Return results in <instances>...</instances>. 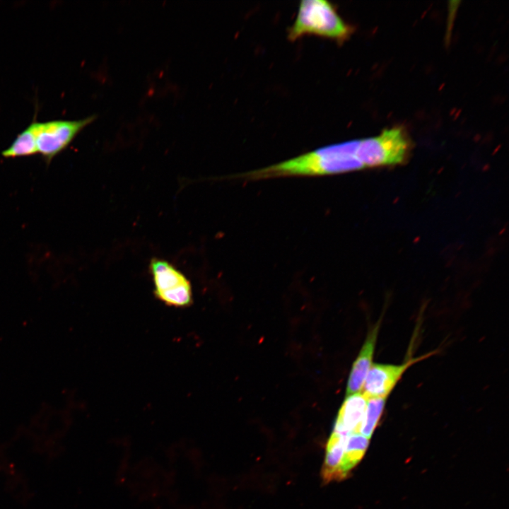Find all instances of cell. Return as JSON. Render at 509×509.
Masks as SVG:
<instances>
[{
  "mask_svg": "<svg viewBox=\"0 0 509 509\" xmlns=\"http://www.w3.org/2000/svg\"><path fill=\"white\" fill-rule=\"evenodd\" d=\"M366 403L367 398L362 392L346 396L339 409L332 433L346 436L358 433Z\"/></svg>",
  "mask_w": 509,
  "mask_h": 509,
  "instance_id": "8",
  "label": "cell"
},
{
  "mask_svg": "<svg viewBox=\"0 0 509 509\" xmlns=\"http://www.w3.org/2000/svg\"><path fill=\"white\" fill-rule=\"evenodd\" d=\"M351 33V28L342 20L331 3L324 0H303L295 21L288 28V38L295 41L305 35H315L341 42Z\"/></svg>",
  "mask_w": 509,
  "mask_h": 509,
  "instance_id": "2",
  "label": "cell"
},
{
  "mask_svg": "<svg viewBox=\"0 0 509 509\" xmlns=\"http://www.w3.org/2000/svg\"><path fill=\"white\" fill-rule=\"evenodd\" d=\"M96 117L93 115L81 119H56L44 122H37L35 117L28 126L34 136L37 154H40L47 163H50Z\"/></svg>",
  "mask_w": 509,
  "mask_h": 509,
  "instance_id": "3",
  "label": "cell"
},
{
  "mask_svg": "<svg viewBox=\"0 0 509 509\" xmlns=\"http://www.w3.org/2000/svg\"><path fill=\"white\" fill-rule=\"evenodd\" d=\"M425 358H412L401 364L373 363L363 384L366 398L387 397L406 370L414 363Z\"/></svg>",
  "mask_w": 509,
  "mask_h": 509,
  "instance_id": "6",
  "label": "cell"
},
{
  "mask_svg": "<svg viewBox=\"0 0 509 509\" xmlns=\"http://www.w3.org/2000/svg\"><path fill=\"white\" fill-rule=\"evenodd\" d=\"M387 397L367 398L363 419L358 432L368 439L373 435L382 415Z\"/></svg>",
  "mask_w": 509,
  "mask_h": 509,
  "instance_id": "11",
  "label": "cell"
},
{
  "mask_svg": "<svg viewBox=\"0 0 509 509\" xmlns=\"http://www.w3.org/2000/svg\"><path fill=\"white\" fill-rule=\"evenodd\" d=\"M368 444L369 439L360 433H353L348 436L344 455V470L346 475L361 460Z\"/></svg>",
  "mask_w": 509,
  "mask_h": 509,
  "instance_id": "10",
  "label": "cell"
},
{
  "mask_svg": "<svg viewBox=\"0 0 509 509\" xmlns=\"http://www.w3.org/2000/svg\"><path fill=\"white\" fill-rule=\"evenodd\" d=\"M380 327L379 320L368 332L361 351L353 362L347 382L346 396L361 392L373 365V358Z\"/></svg>",
  "mask_w": 509,
  "mask_h": 509,
  "instance_id": "7",
  "label": "cell"
},
{
  "mask_svg": "<svg viewBox=\"0 0 509 509\" xmlns=\"http://www.w3.org/2000/svg\"><path fill=\"white\" fill-rule=\"evenodd\" d=\"M6 158L30 156L37 154L33 131L29 126L22 131L12 144L1 153Z\"/></svg>",
  "mask_w": 509,
  "mask_h": 509,
  "instance_id": "12",
  "label": "cell"
},
{
  "mask_svg": "<svg viewBox=\"0 0 509 509\" xmlns=\"http://www.w3.org/2000/svg\"><path fill=\"white\" fill-rule=\"evenodd\" d=\"M154 294L165 305L185 308L192 303V286L187 278L165 259L153 257L149 264Z\"/></svg>",
  "mask_w": 509,
  "mask_h": 509,
  "instance_id": "5",
  "label": "cell"
},
{
  "mask_svg": "<svg viewBox=\"0 0 509 509\" xmlns=\"http://www.w3.org/2000/svg\"><path fill=\"white\" fill-rule=\"evenodd\" d=\"M408 146L404 131L394 127L377 136L359 139L357 155L365 168L396 165L405 158Z\"/></svg>",
  "mask_w": 509,
  "mask_h": 509,
  "instance_id": "4",
  "label": "cell"
},
{
  "mask_svg": "<svg viewBox=\"0 0 509 509\" xmlns=\"http://www.w3.org/2000/svg\"><path fill=\"white\" fill-rule=\"evenodd\" d=\"M359 139L320 148L292 159L240 174L247 180L337 175L365 168L357 156Z\"/></svg>",
  "mask_w": 509,
  "mask_h": 509,
  "instance_id": "1",
  "label": "cell"
},
{
  "mask_svg": "<svg viewBox=\"0 0 509 509\" xmlns=\"http://www.w3.org/2000/svg\"><path fill=\"white\" fill-rule=\"evenodd\" d=\"M348 436L332 433L328 440L322 467V479L326 483L342 479L346 476L344 470V455Z\"/></svg>",
  "mask_w": 509,
  "mask_h": 509,
  "instance_id": "9",
  "label": "cell"
}]
</instances>
